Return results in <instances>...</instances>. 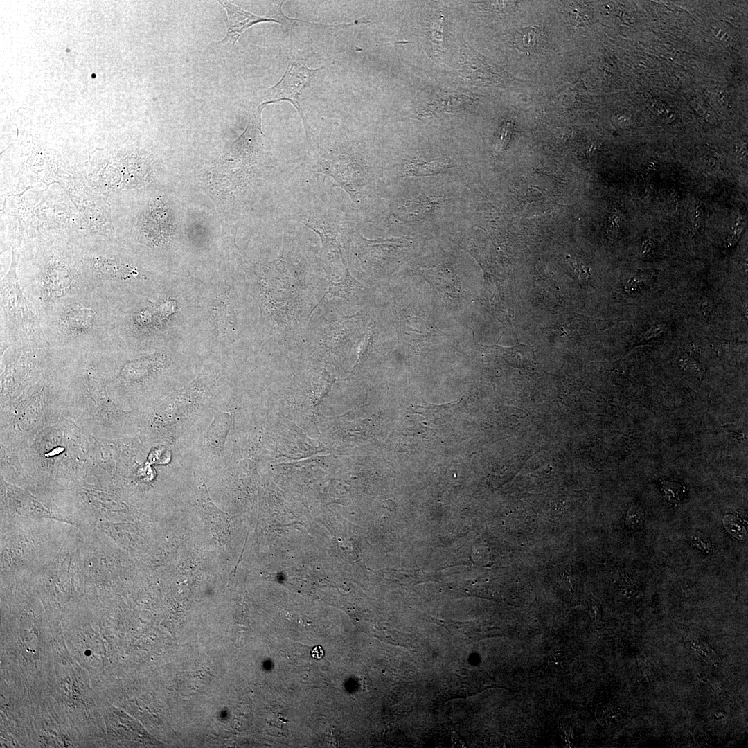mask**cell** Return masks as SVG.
Listing matches in <instances>:
<instances>
[{
  "label": "cell",
  "mask_w": 748,
  "mask_h": 748,
  "mask_svg": "<svg viewBox=\"0 0 748 748\" xmlns=\"http://www.w3.org/2000/svg\"><path fill=\"white\" fill-rule=\"evenodd\" d=\"M324 66L310 69L303 59L296 60L290 64L278 82L267 89L262 96V101L258 105L263 109L268 104L286 100L291 103L299 113L304 123L307 138L310 135V127L299 99L303 90L310 87L317 73Z\"/></svg>",
  "instance_id": "obj_1"
},
{
  "label": "cell",
  "mask_w": 748,
  "mask_h": 748,
  "mask_svg": "<svg viewBox=\"0 0 748 748\" xmlns=\"http://www.w3.org/2000/svg\"><path fill=\"white\" fill-rule=\"evenodd\" d=\"M1 302L4 311L28 337L46 341L37 317L28 305L18 282L14 253L9 271L1 280Z\"/></svg>",
  "instance_id": "obj_2"
},
{
  "label": "cell",
  "mask_w": 748,
  "mask_h": 748,
  "mask_svg": "<svg viewBox=\"0 0 748 748\" xmlns=\"http://www.w3.org/2000/svg\"><path fill=\"white\" fill-rule=\"evenodd\" d=\"M87 379L88 391L94 404L87 407V410L84 412L85 416L82 420V424L83 427L87 429L92 419L87 430L89 431L92 422H94L92 434L96 435L97 427H100L101 431L103 427L107 429L109 422L112 424V420L123 418L128 412L118 409L109 398L106 391L105 380L97 370L89 369Z\"/></svg>",
  "instance_id": "obj_3"
},
{
  "label": "cell",
  "mask_w": 748,
  "mask_h": 748,
  "mask_svg": "<svg viewBox=\"0 0 748 748\" xmlns=\"http://www.w3.org/2000/svg\"><path fill=\"white\" fill-rule=\"evenodd\" d=\"M203 384L197 381L170 395L155 410L152 418L154 426L167 427L187 418L199 403L203 393Z\"/></svg>",
  "instance_id": "obj_4"
},
{
  "label": "cell",
  "mask_w": 748,
  "mask_h": 748,
  "mask_svg": "<svg viewBox=\"0 0 748 748\" xmlns=\"http://www.w3.org/2000/svg\"><path fill=\"white\" fill-rule=\"evenodd\" d=\"M219 3L226 10L228 17L227 32L225 37L220 41V44L233 46L241 35L254 24L269 21L279 24L274 16L262 17L244 10L227 1H219Z\"/></svg>",
  "instance_id": "obj_5"
},
{
  "label": "cell",
  "mask_w": 748,
  "mask_h": 748,
  "mask_svg": "<svg viewBox=\"0 0 748 748\" xmlns=\"http://www.w3.org/2000/svg\"><path fill=\"white\" fill-rule=\"evenodd\" d=\"M141 231L148 244L159 246L168 242L172 226L168 213L160 203L152 204L143 215Z\"/></svg>",
  "instance_id": "obj_6"
},
{
  "label": "cell",
  "mask_w": 748,
  "mask_h": 748,
  "mask_svg": "<svg viewBox=\"0 0 748 748\" xmlns=\"http://www.w3.org/2000/svg\"><path fill=\"white\" fill-rule=\"evenodd\" d=\"M472 48L465 44L462 48L461 61L458 69L459 75L471 82H494L498 79V68L474 53Z\"/></svg>",
  "instance_id": "obj_7"
},
{
  "label": "cell",
  "mask_w": 748,
  "mask_h": 748,
  "mask_svg": "<svg viewBox=\"0 0 748 748\" xmlns=\"http://www.w3.org/2000/svg\"><path fill=\"white\" fill-rule=\"evenodd\" d=\"M328 159L343 170L328 168L323 169L322 171L332 175L331 176H333L344 187L351 197L356 198L364 179V173L362 167L353 158L344 154H332L329 156Z\"/></svg>",
  "instance_id": "obj_8"
},
{
  "label": "cell",
  "mask_w": 748,
  "mask_h": 748,
  "mask_svg": "<svg viewBox=\"0 0 748 748\" xmlns=\"http://www.w3.org/2000/svg\"><path fill=\"white\" fill-rule=\"evenodd\" d=\"M474 100L472 96L464 93H443L422 106L418 115L420 117L429 118L445 113L457 112L473 103Z\"/></svg>",
  "instance_id": "obj_9"
},
{
  "label": "cell",
  "mask_w": 748,
  "mask_h": 748,
  "mask_svg": "<svg viewBox=\"0 0 748 748\" xmlns=\"http://www.w3.org/2000/svg\"><path fill=\"white\" fill-rule=\"evenodd\" d=\"M7 492L10 507L18 514L35 517L55 518V516L48 508L21 489L10 486Z\"/></svg>",
  "instance_id": "obj_10"
},
{
  "label": "cell",
  "mask_w": 748,
  "mask_h": 748,
  "mask_svg": "<svg viewBox=\"0 0 748 748\" xmlns=\"http://www.w3.org/2000/svg\"><path fill=\"white\" fill-rule=\"evenodd\" d=\"M442 198L436 196L418 197L407 201L397 214V220L403 222L420 221L440 204Z\"/></svg>",
  "instance_id": "obj_11"
},
{
  "label": "cell",
  "mask_w": 748,
  "mask_h": 748,
  "mask_svg": "<svg viewBox=\"0 0 748 748\" xmlns=\"http://www.w3.org/2000/svg\"><path fill=\"white\" fill-rule=\"evenodd\" d=\"M455 166L449 160L437 158L431 161L412 159L405 161L402 167L403 177H423L438 175Z\"/></svg>",
  "instance_id": "obj_12"
},
{
  "label": "cell",
  "mask_w": 748,
  "mask_h": 748,
  "mask_svg": "<svg viewBox=\"0 0 748 748\" xmlns=\"http://www.w3.org/2000/svg\"><path fill=\"white\" fill-rule=\"evenodd\" d=\"M547 43L543 30L537 26L517 30L513 37V45L523 52L538 53L544 49Z\"/></svg>",
  "instance_id": "obj_13"
},
{
  "label": "cell",
  "mask_w": 748,
  "mask_h": 748,
  "mask_svg": "<svg viewBox=\"0 0 748 748\" xmlns=\"http://www.w3.org/2000/svg\"><path fill=\"white\" fill-rule=\"evenodd\" d=\"M231 425V417L229 413H222L219 414L208 427L205 435V441L213 449L221 452L224 449L226 435Z\"/></svg>",
  "instance_id": "obj_14"
},
{
  "label": "cell",
  "mask_w": 748,
  "mask_h": 748,
  "mask_svg": "<svg viewBox=\"0 0 748 748\" xmlns=\"http://www.w3.org/2000/svg\"><path fill=\"white\" fill-rule=\"evenodd\" d=\"M96 313L90 308L79 305H73L66 312L62 320L64 329L70 332H78L89 327L94 319Z\"/></svg>",
  "instance_id": "obj_15"
},
{
  "label": "cell",
  "mask_w": 748,
  "mask_h": 748,
  "mask_svg": "<svg viewBox=\"0 0 748 748\" xmlns=\"http://www.w3.org/2000/svg\"><path fill=\"white\" fill-rule=\"evenodd\" d=\"M94 266L100 275L107 278L127 279L138 274L134 267L105 257L96 258Z\"/></svg>",
  "instance_id": "obj_16"
},
{
  "label": "cell",
  "mask_w": 748,
  "mask_h": 748,
  "mask_svg": "<svg viewBox=\"0 0 748 748\" xmlns=\"http://www.w3.org/2000/svg\"><path fill=\"white\" fill-rule=\"evenodd\" d=\"M200 504L202 510L208 516V519H209L210 523L214 527L215 531L217 533L226 532V517L225 514L213 504L205 486L202 489Z\"/></svg>",
  "instance_id": "obj_17"
},
{
  "label": "cell",
  "mask_w": 748,
  "mask_h": 748,
  "mask_svg": "<svg viewBox=\"0 0 748 748\" xmlns=\"http://www.w3.org/2000/svg\"><path fill=\"white\" fill-rule=\"evenodd\" d=\"M565 16L569 23L578 27L587 26L594 21L591 9L578 2H572L567 6Z\"/></svg>",
  "instance_id": "obj_18"
},
{
  "label": "cell",
  "mask_w": 748,
  "mask_h": 748,
  "mask_svg": "<svg viewBox=\"0 0 748 748\" xmlns=\"http://www.w3.org/2000/svg\"><path fill=\"white\" fill-rule=\"evenodd\" d=\"M355 286H359V284L347 272L344 278L340 280H330V287L327 292L348 300V298L352 296Z\"/></svg>",
  "instance_id": "obj_19"
},
{
  "label": "cell",
  "mask_w": 748,
  "mask_h": 748,
  "mask_svg": "<svg viewBox=\"0 0 748 748\" xmlns=\"http://www.w3.org/2000/svg\"><path fill=\"white\" fill-rule=\"evenodd\" d=\"M70 283L71 278L65 270L58 269L55 271L51 273L48 278L50 290L53 293L58 292V296L60 294H62L64 290L70 285Z\"/></svg>",
  "instance_id": "obj_20"
},
{
  "label": "cell",
  "mask_w": 748,
  "mask_h": 748,
  "mask_svg": "<svg viewBox=\"0 0 748 748\" xmlns=\"http://www.w3.org/2000/svg\"><path fill=\"white\" fill-rule=\"evenodd\" d=\"M648 105L657 118L666 123H670L675 118V114L670 107L654 98H650Z\"/></svg>",
  "instance_id": "obj_21"
},
{
  "label": "cell",
  "mask_w": 748,
  "mask_h": 748,
  "mask_svg": "<svg viewBox=\"0 0 748 748\" xmlns=\"http://www.w3.org/2000/svg\"><path fill=\"white\" fill-rule=\"evenodd\" d=\"M661 490L665 492L668 500L673 503L681 501L684 497V487L681 485L670 481H664L661 484Z\"/></svg>",
  "instance_id": "obj_22"
},
{
  "label": "cell",
  "mask_w": 748,
  "mask_h": 748,
  "mask_svg": "<svg viewBox=\"0 0 748 748\" xmlns=\"http://www.w3.org/2000/svg\"><path fill=\"white\" fill-rule=\"evenodd\" d=\"M513 130V124L510 121L504 123L497 138L495 149L497 152H501L506 149L510 140Z\"/></svg>",
  "instance_id": "obj_23"
},
{
  "label": "cell",
  "mask_w": 748,
  "mask_h": 748,
  "mask_svg": "<svg viewBox=\"0 0 748 748\" xmlns=\"http://www.w3.org/2000/svg\"><path fill=\"white\" fill-rule=\"evenodd\" d=\"M627 520L628 524L633 528L640 526L643 520V512L640 507L632 506L628 513Z\"/></svg>",
  "instance_id": "obj_24"
},
{
  "label": "cell",
  "mask_w": 748,
  "mask_h": 748,
  "mask_svg": "<svg viewBox=\"0 0 748 748\" xmlns=\"http://www.w3.org/2000/svg\"><path fill=\"white\" fill-rule=\"evenodd\" d=\"M689 540L695 546L703 549L704 551H711L712 549L711 544L708 538L697 531L691 532L689 534Z\"/></svg>",
  "instance_id": "obj_25"
},
{
  "label": "cell",
  "mask_w": 748,
  "mask_h": 748,
  "mask_svg": "<svg viewBox=\"0 0 748 748\" xmlns=\"http://www.w3.org/2000/svg\"><path fill=\"white\" fill-rule=\"evenodd\" d=\"M582 88H584V87H582L581 82H578L572 87H569L565 94L564 99L566 100V101H567L568 103H571L574 100H579V95L580 93V91H582Z\"/></svg>",
  "instance_id": "obj_26"
},
{
  "label": "cell",
  "mask_w": 748,
  "mask_h": 748,
  "mask_svg": "<svg viewBox=\"0 0 748 748\" xmlns=\"http://www.w3.org/2000/svg\"><path fill=\"white\" fill-rule=\"evenodd\" d=\"M619 220L620 216L617 213H615L611 220V224L609 225L612 231H616V230L618 229L620 226Z\"/></svg>",
  "instance_id": "obj_27"
},
{
  "label": "cell",
  "mask_w": 748,
  "mask_h": 748,
  "mask_svg": "<svg viewBox=\"0 0 748 748\" xmlns=\"http://www.w3.org/2000/svg\"><path fill=\"white\" fill-rule=\"evenodd\" d=\"M662 330H663L662 328H659V326L652 327L650 330H648L646 332L644 337L645 338L646 337V339H648V337L650 338V337H655L657 335H659V333H661L662 332Z\"/></svg>",
  "instance_id": "obj_28"
},
{
  "label": "cell",
  "mask_w": 748,
  "mask_h": 748,
  "mask_svg": "<svg viewBox=\"0 0 748 748\" xmlns=\"http://www.w3.org/2000/svg\"><path fill=\"white\" fill-rule=\"evenodd\" d=\"M324 652L321 646H317L314 648L312 651V656L316 659H321L323 656Z\"/></svg>",
  "instance_id": "obj_29"
}]
</instances>
